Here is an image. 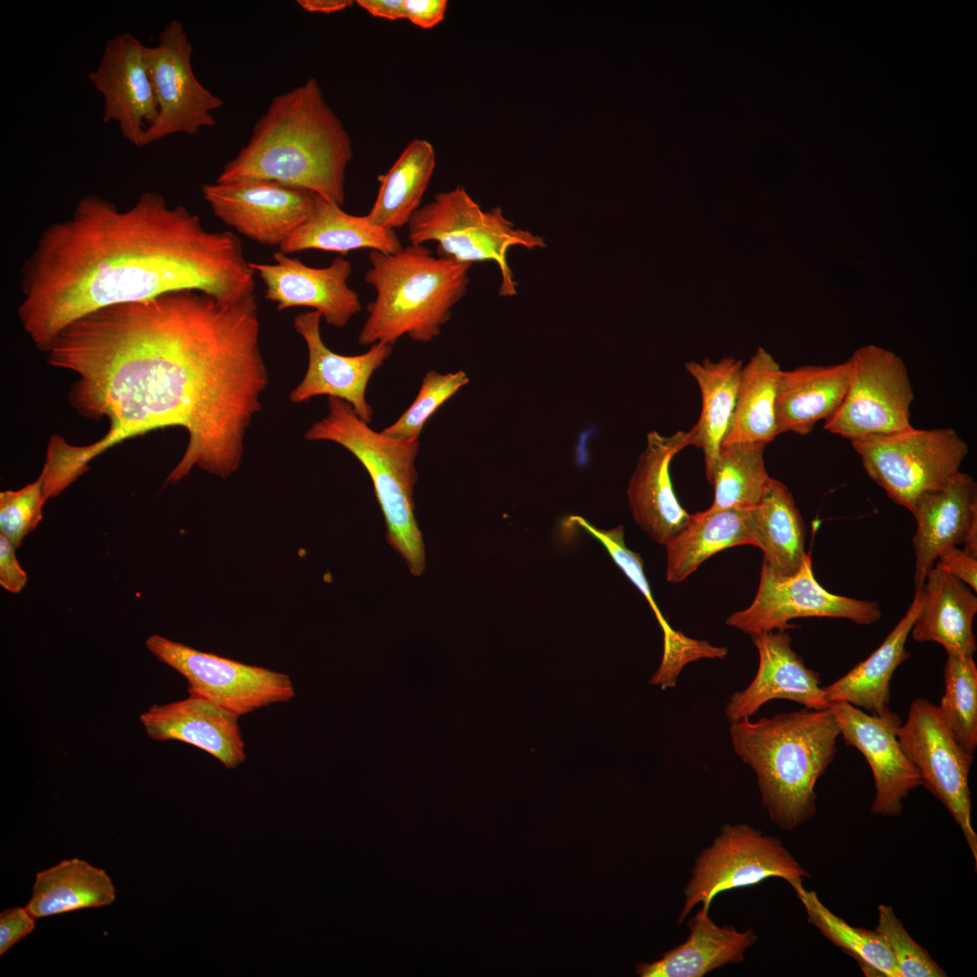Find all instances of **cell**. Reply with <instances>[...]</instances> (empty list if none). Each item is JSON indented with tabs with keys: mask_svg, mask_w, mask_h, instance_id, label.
<instances>
[{
	"mask_svg": "<svg viewBox=\"0 0 977 977\" xmlns=\"http://www.w3.org/2000/svg\"><path fill=\"white\" fill-rule=\"evenodd\" d=\"M260 334L254 295L226 303L195 289L108 306L67 325L46 360L77 375L69 401L80 415L109 422L98 441L69 443L71 460L87 470L127 439L181 427L187 445L166 483L195 466L232 475L269 384Z\"/></svg>",
	"mask_w": 977,
	"mask_h": 977,
	"instance_id": "cell-1",
	"label": "cell"
},
{
	"mask_svg": "<svg viewBox=\"0 0 977 977\" xmlns=\"http://www.w3.org/2000/svg\"><path fill=\"white\" fill-rule=\"evenodd\" d=\"M254 275L233 232L207 230L157 192L123 211L86 194L41 233L24 261L18 317L45 352L63 327L101 308L182 289L235 303L254 295Z\"/></svg>",
	"mask_w": 977,
	"mask_h": 977,
	"instance_id": "cell-2",
	"label": "cell"
},
{
	"mask_svg": "<svg viewBox=\"0 0 977 977\" xmlns=\"http://www.w3.org/2000/svg\"><path fill=\"white\" fill-rule=\"evenodd\" d=\"M352 157L349 135L311 78L272 99L248 144L215 182L273 181L341 205Z\"/></svg>",
	"mask_w": 977,
	"mask_h": 977,
	"instance_id": "cell-3",
	"label": "cell"
},
{
	"mask_svg": "<svg viewBox=\"0 0 977 977\" xmlns=\"http://www.w3.org/2000/svg\"><path fill=\"white\" fill-rule=\"evenodd\" d=\"M735 752L755 773L773 822L793 830L816 812L815 785L832 763L839 728L830 708L732 722Z\"/></svg>",
	"mask_w": 977,
	"mask_h": 977,
	"instance_id": "cell-4",
	"label": "cell"
},
{
	"mask_svg": "<svg viewBox=\"0 0 977 977\" xmlns=\"http://www.w3.org/2000/svg\"><path fill=\"white\" fill-rule=\"evenodd\" d=\"M365 280L375 291L358 342L393 345L404 335L429 342L440 333L453 306L465 295L472 264L432 255L423 244L394 253L369 252Z\"/></svg>",
	"mask_w": 977,
	"mask_h": 977,
	"instance_id": "cell-5",
	"label": "cell"
},
{
	"mask_svg": "<svg viewBox=\"0 0 977 977\" xmlns=\"http://www.w3.org/2000/svg\"><path fill=\"white\" fill-rule=\"evenodd\" d=\"M327 415L316 422L305 438L336 442L360 461L372 479L387 542L411 574L420 576L425 570V547L413 502L419 441H403L374 431L342 399L327 397Z\"/></svg>",
	"mask_w": 977,
	"mask_h": 977,
	"instance_id": "cell-6",
	"label": "cell"
},
{
	"mask_svg": "<svg viewBox=\"0 0 977 977\" xmlns=\"http://www.w3.org/2000/svg\"><path fill=\"white\" fill-rule=\"evenodd\" d=\"M413 244L437 243V253L460 262L493 261L500 271L499 295L513 296L517 284L507 261L512 247H545L544 239L507 220L499 206L484 212L466 189L440 192L408 223Z\"/></svg>",
	"mask_w": 977,
	"mask_h": 977,
	"instance_id": "cell-7",
	"label": "cell"
},
{
	"mask_svg": "<svg viewBox=\"0 0 977 977\" xmlns=\"http://www.w3.org/2000/svg\"><path fill=\"white\" fill-rule=\"evenodd\" d=\"M869 476L912 512L960 471L967 442L950 427L906 430L850 441Z\"/></svg>",
	"mask_w": 977,
	"mask_h": 977,
	"instance_id": "cell-8",
	"label": "cell"
},
{
	"mask_svg": "<svg viewBox=\"0 0 977 977\" xmlns=\"http://www.w3.org/2000/svg\"><path fill=\"white\" fill-rule=\"evenodd\" d=\"M809 877L779 839L745 823H726L695 860L678 924L698 904L709 910L723 891L754 886L769 877L791 884Z\"/></svg>",
	"mask_w": 977,
	"mask_h": 977,
	"instance_id": "cell-9",
	"label": "cell"
},
{
	"mask_svg": "<svg viewBox=\"0 0 977 977\" xmlns=\"http://www.w3.org/2000/svg\"><path fill=\"white\" fill-rule=\"evenodd\" d=\"M848 361L847 392L824 429L852 441L912 427L915 394L903 360L882 347L865 346Z\"/></svg>",
	"mask_w": 977,
	"mask_h": 977,
	"instance_id": "cell-10",
	"label": "cell"
},
{
	"mask_svg": "<svg viewBox=\"0 0 977 977\" xmlns=\"http://www.w3.org/2000/svg\"><path fill=\"white\" fill-rule=\"evenodd\" d=\"M145 645L186 679L190 695L238 716L295 697L292 680L285 673L204 652L157 634L149 636Z\"/></svg>",
	"mask_w": 977,
	"mask_h": 977,
	"instance_id": "cell-11",
	"label": "cell"
},
{
	"mask_svg": "<svg viewBox=\"0 0 977 977\" xmlns=\"http://www.w3.org/2000/svg\"><path fill=\"white\" fill-rule=\"evenodd\" d=\"M898 739L924 785L948 810L961 829L977 867V833L972 824L969 774L973 754L959 743L937 706L915 699Z\"/></svg>",
	"mask_w": 977,
	"mask_h": 977,
	"instance_id": "cell-12",
	"label": "cell"
},
{
	"mask_svg": "<svg viewBox=\"0 0 977 977\" xmlns=\"http://www.w3.org/2000/svg\"><path fill=\"white\" fill-rule=\"evenodd\" d=\"M882 612L877 602L854 599L828 592L815 578L811 554L792 574L773 572L763 562L753 602L732 613L726 623L750 636L787 631L796 618L847 619L859 625L876 623Z\"/></svg>",
	"mask_w": 977,
	"mask_h": 977,
	"instance_id": "cell-13",
	"label": "cell"
},
{
	"mask_svg": "<svg viewBox=\"0 0 977 977\" xmlns=\"http://www.w3.org/2000/svg\"><path fill=\"white\" fill-rule=\"evenodd\" d=\"M192 44L182 23L172 20L158 43L147 46L146 56L157 104V117L147 134V145L168 136L195 135L215 125L212 111L223 105L195 77L191 65Z\"/></svg>",
	"mask_w": 977,
	"mask_h": 977,
	"instance_id": "cell-14",
	"label": "cell"
},
{
	"mask_svg": "<svg viewBox=\"0 0 977 977\" xmlns=\"http://www.w3.org/2000/svg\"><path fill=\"white\" fill-rule=\"evenodd\" d=\"M213 213L259 243L280 247L307 220L318 194L267 180L204 184Z\"/></svg>",
	"mask_w": 977,
	"mask_h": 977,
	"instance_id": "cell-15",
	"label": "cell"
},
{
	"mask_svg": "<svg viewBox=\"0 0 977 977\" xmlns=\"http://www.w3.org/2000/svg\"><path fill=\"white\" fill-rule=\"evenodd\" d=\"M830 708L845 744L858 750L870 767L876 789L870 812L901 815L904 800L922 785L898 739L901 718L890 709L874 715L846 702H833Z\"/></svg>",
	"mask_w": 977,
	"mask_h": 977,
	"instance_id": "cell-16",
	"label": "cell"
},
{
	"mask_svg": "<svg viewBox=\"0 0 977 977\" xmlns=\"http://www.w3.org/2000/svg\"><path fill=\"white\" fill-rule=\"evenodd\" d=\"M147 46L124 32L109 39L89 79L103 100L102 119L118 125L132 146H147L157 104L147 63Z\"/></svg>",
	"mask_w": 977,
	"mask_h": 977,
	"instance_id": "cell-17",
	"label": "cell"
},
{
	"mask_svg": "<svg viewBox=\"0 0 977 977\" xmlns=\"http://www.w3.org/2000/svg\"><path fill=\"white\" fill-rule=\"evenodd\" d=\"M321 318L318 311L313 310L294 318V328L307 345L308 362L304 378L291 391L289 399L300 403L318 395L339 398L369 423L373 410L365 398L366 387L373 374L390 357L393 345L378 342L361 355L337 354L322 340Z\"/></svg>",
	"mask_w": 977,
	"mask_h": 977,
	"instance_id": "cell-18",
	"label": "cell"
},
{
	"mask_svg": "<svg viewBox=\"0 0 977 977\" xmlns=\"http://www.w3.org/2000/svg\"><path fill=\"white\" fill-rule=\"evenodd\" d=\"M273 258L274 263L250 262V267L278 310L309 307L336 327L346 326L361 310L357 293L347 284L352 271L347 260L337 257L327 267L314 268L280 251Z\"/></svg>",
	"mask_w": 977,
	"mask_h": 977,
	"instance_id": "cell-19",
	"label": "cell"
},
{
	"mask_svg": "<svg viewBox=\"0 0 977 977\" xmlns=\"http://www.w3.org/2000/svg\"><path fill=\"white\" fill-rule=\"evenodd\" d=\"M759 656L754 678L726 702L725 715L732 723L750 718L773 699H787L810 709L830 707L820 686V674L808 668L792 648L787 631L762 632L751 636Z\"/></svg>",
	"mask_w": 977,
	"mask_h": 977,
	"instance_id": "cell-20",
	"label": "cell"
},
{
	"mask_svg": "<svg viewBox=\"0 0 977 977\" xmlns=\"http://www.w3.org/2000/svg\"><path fill=\"white\" fill-rule=\"evenodd\" d=\"M691 446L690 432L669 436L650 432L627 488L633 517L656 543L666 545L688 523V514L672 488L669 466L683 449Z\"/></svg>",
	"mask_w": 977,
	"mask_h": 977,
	"instance_id": "cell-21",
	"label": "cell"
},
{
	"mask_svg": "<svg viewBox=\"0 0 977 977\" xmlns=\"http://www.w3.org/2000/svg\"><path fill=\"white\" fill-rule=\"evenodd\" d=\"M238 716L194 696L164 705H153L140 715L147 735L156 741H180L234 769L246 759Z\"/></svg>",
	"mask_w": 977,
	"mask_h": 977,
	"instance_id": "cell-22",
	"label": "cell"
},
{
	"mask_svg": "<svg viewBox=\"0 0 977 977\" xmlns=\"http://www.w3.org/2000/svg\"><path fill=\"white\" fill-rule=\"evenodd\" d=\"M915 520L912 543L915 553V591L922 589L938 556L963 544L977 521V486L969 474L959 471L949 482L925 498L911 512Z\"/></svg>",
	"mask_w": 977,
	"mask_h": 977,
	"instance_id": "cell-23",
	"label": "cell"
},
{
	"mask_svg": "<svg viewBox=\"0 0 977 977\" xmlns=\"http://www.w3.org/2000/svg\"><path fill=\"white\" fill-rule=\"evenodd\" d=\"M921 593V608L910 632L913 639L936 642L947 654L973 655L976 593L937 565L928 573Z\"/></svg>",
	"mask_w": 977,
	"mask_h": 977,
	"instance_id": "cell-24",
	"label": "cell"
},
{
	"mask_svg": "<svg viewBox=\"0 0 977 977\" xmlns=\"http://www.w3.org/2000/svg\"><path fill=\"white\" fill-rule=\"evenodd\" d=\"M701 907L688 923V939L652 963H641L636 972L641 977H702L727 963L745 960V951L754 944L756 934L733 926H719Z\"/></svg>",
	"mask_w": 977,
	"mask_h": 977,
	"instance_id": "cell-25",
	"label": "cell"
},
{
	"mask_svg": "<svg viewBox=\"0 0 977 977\" xmlns=\"http://www.w3.org/2000/svg\"><path fill=\"white\" fill-rule=\"evenodd\" d=\"M850 376L849 361L833 365H804L782 370L776 394L775 415L779 434L810 433L839 408Z\"/></svg>",
	"mask_w": 977,
	"mask_h": 977,
	"instance_id": "cell-26",
	"label": "cell"
},
{
	"mask_svg": "<svg viewBox=\"0 0 977 977\" xmlns=\"http://www.w3.org/2000/svg\"><path fill=\"white\" fill-rule=\"evenodd\" d=\"M921 603V590L915 591L906 612L880 646L840 678L824 687L830 704L846 702L874 715L889 709L891 678L897 667L910 657L906 643Z\"/></svg>",
	"mask_w": 977,
	"mask_h": 977,
	"instance_id": "cell-27",
	"label": "cell"
},
{
	"mask_svg": "<svg viewBox=\"0 0 977 977\" xmlns=\"http://www.w3.org/2000/svg\"><path fill=\"white\" fill-rule=\"evenodd\" d=\"M279 249L285 254L307 250L346 254L359 249L394 253L403 245L395 231L373 224L366 215L347 213L337 203L317 195L307 220Z\"/></svg>",
	"mask_w": 977,
	"mask_h": 977,
	"instance_id": "cell-28",
	"label": "cell"
},
{
	"mask_svg": "<svg viewBox=\"0 0 977 977\" xmlns=\"http://www.w3.org/2000/svg\"><path fill=\"white\" fill-rule=\"evenodd\" d=\"M751 508L710 509L691 514L687 526L666 546V579L680 583L713 555L753 545Z\"/></svg>",
	"mask_w": 977,
	"mask_h": 977,
	"instance_id": "cell-29",
	"label": "cell"
},
{
	"mask_svg": "<svg viewBox=\"0 0 977 977\" xmlns=\"http://www.w3.org/2000/svg\"><path fill=\"white\" fill-rule=\"evenodd\" d=\"M753 545L773 572L789 575L799 570L805 551V525L789 488L773 479L761 501L750 510Z\"/></svg>",
	"mask_w": 977,
	"mask_h": 977,
	"instance_id": "cell-30",
	"label": "cell"
},
{
	"mask_svg": "<svg viewBox=\"0 0 977 977\" xmlns=\"http://www.w3.org/2000/svg\"><path fill=\"white\" fill-rule=\"evenodd\" d=\"M685 368L701 394L699 419L689 432L691 446L703 452L708 479L732 422L743 365L739 360L724 358L688 361Z\"/></svg>",
	"mask_w": 977,
	"mask_h": 977,
	"instance_id": "cell-31",
	"label": "cell"
},
{
	"mask_svg": "<svg viewBox=\"0 0 977 977\" xmlns=\"http://www.w3.org/2000/svg\"><path fill=\"white\" fill-rule=\"evenodd\" d=\"M116 890L102 868L73 858L39 871L26 909L37 919L111 905Z\"/></svg>",
	"mask_w": 977,
	"mask_h": 977,
	"instance_id": "cell-32",
	"label": "cell"
},
{
	"mask_svg": "<svg viewBox=\"0 0 977 977\" xmlns=\"http://www.w3.org/2000/svg\"><path fill=\"white\" fill-rule=\"evenodd\" d=\"M435 164V151L429 141H410L388 171L378 176V194L365 214L368 220L391 231L408 224L420 208Z\"/></svg>",
	"mask_w": 977,
	"mask_h": 977,
	"instance_id": "cell-33",
	"label": "cell"
},
{
	"mask_svg": "<svg viewBox=\"0 0 977 977\" xmlns=\"http://www.w3.org/2000/svg\"><path fill=\"white\" fill-rule=\"evenodd\" d=\"M781 372L779 364L763 348L743 366L734 415L722 445L766 446L779 435L775 403Z\"/></svg>",
	"mask_w": 977,
	"mask_h": 977,
	"instance_id": "cell-34",
	"label": "cell"
},
{
	"mask_svg": "<svg viewBox=\"0 0 977 977\" xmlns=\"http://www.w3.org/2000/svg\"><path fill=\"white\" fill-rule=\"evenodd\" d=\"M765 445H722L708 481L714 487L710 509L752 508L759 504L772 478L764 464Z\"/></svg>",
	"mask_w": 977,
	"mask_h": 977,
	"instance_id": "cell-35",
	"label": "cell"
},
{
	"mask_svg": "<svg viewBox=\"0 0 977 977\" xmlns=\"http://www.w3.org/2000/svg\"><path fill=\"white\" fill-rule=\"evenodd\" d=\"M802 904L807 921L833 944L856 959L865 972L900 977L896 962L882 937L875 931L850 925L832 913L802 881L790 884Z\"/></svg>",
	"mask_w": 977,
	"mask_h": 977,
	"instance_id": "cell-36",
	"label": "cell"
},
{
	"mask_svg": "<svg viewBox=\"0 0 977 977\" xmlns=\"http://www.w3.org/2000/svg\"><path fill=\"white\" fill-rule=\"evenodd\" d=\"M944 693L939 711L959 743L971 754L977 746V666L973 655L947 654Z\"/></svg>",
	"mask_w": 977,
	"mask_h": 977,
	"instance_id": "cell-37",
	"label": "cell"
},
{
	"mask_svg": "<svg viewBox=\"0 0 977 977\" xmlns=\"http://www.w3.org/2000/svg\"><path fill=\"white\" fill-rule=\"evenodd\" d=\"M468 383L469 378L461 370L446 374L429 371L413 403L382 432L403 441L418 440L431 416Z\"/></svg>",
	"mask_w": 977,
	"mask_h": 977,
	"instance_id": "cell-38",
	"label": "cell"
},
{
	"mask_svg": "<svg viewBox=\"0 0 977 977\" xmlns=\"http://www.w3.org/2000/svg\"><path fill=\"white\" fill-rule=\"evenodd\" d=\"M875 931L887 945L900 977L947 976L927 951L910 936L891 906L884 904L877 906Z\"/></svg>",
	"mask_w": 977,
	"mask_h": 977,
	"instance_id": "cell-39",
	"label": "cell"
},
{
	"mask_svg": "<svg viewBox=\"0 0 977 977\" xmlns=\"http://www.w3.org/2000/svg\"><path fill=\"white\" fill-rule=\"evenodd\" d=\"M46 500L41 474L33 482L20 489L2 491L0 534L19 547L24 537L41 522Z\"/></svg>",
	"mask_w": 977,
	"mask_h": 977,
	"instance_id": "cell-40",
	"label": "cell"
},
{
	"mask_svg": "<svg viewBox=\"0 0 977 977\" xmlns=\"http://www.w3.org/2000/svg\"><path fill=\"white\" fill-rule=\"evenodd\" d=\"M663 656L660 665L650 682L662 689L674 688L683 668L700 659H721L727 655V649L711 645L706 640L689 638L672 629L663 634Z\"/></svg>",
	"mask_w": 977,
	"mask_h": 977,
	"instance_id": "cell-41",
	"label": "cell"
},
{
	"mask_svg": "<svg viewBox=\"0 0 977 977\" xmlns=\"http://www.w3.org/2000/svg\"><path fill=\"white\" fill-rule=\"evenodd\" d=\"M570 520L588 531L604 545L612 559L646 598L662 631L670 627L654 602L643 572L642 558L625 545L623 527L619 526L610 529L598 528L578 516H572Z\"/></svg>",
	"mask_w": 977,
	"mask_h": 977,
	"instance_id": "cell-42",
	"label": "cell"
},
{
	"mask_svg": "<svg viewBox=\"0 0 977 977\" xmlns=\"http://www.w3.org/2000/svg\"><path fill=\"white\" fill-rule=\"evenodd\" d=\"M35 917L26 907L7 908L0 914V955L35 928Z\"/></svg>",
	"mask_w": 977,
	"mask_h": 977,
	"instance_id": "cell-43",
	"label": "cell"
},
{
	"mask_svg": "<svg viewBox=\"0 0 977 977\" xmlns=\"http://www.w3.org/2000/svg\"><path fill=\"white\" fill-rule=\"evenodd\" d=\"M16 548L6 536L0 534V585L12 593H20L28 580L26 572L16 557Z\"/></svg>",
	"mask_w": 977,
	"mask_h": 977,
	"instance_id": "cell-44",
	"label": "cell"
},
{
	"mask_svg": "<svg viewBox=\"0 0 977 977\" xmlns=\"http://www.w3.org/2000/svg\"><path fill=\"white\" fill-rule=\"evenodd\" d=\"M936 561L935 565L944 569L976 593L977 557L954 546L944 551Z\"/></svg>",
	"mask_w": 977,
	"mask_h": 977,
	"instance_id": "cell-45",
	"label": "cell"
},
{
	"mask_svg": "<svg viewBox=\"0 0 977 977\" xmlns=\"http://www.w3.org/2000/svg\"><path fill=\"white\" fill-rule=\"evenodd\" d=\"M446 0H403L404 19L423 29L440 24L447 10Z\"/></svg>",
	"mask_w": 977,
	"mask_h": 977,
	"instance_id": "cell-46",
	"label": "cell"
},
{
	"mask_svg": "<svg viewBox=\"0 0 977 977\" xmlns=\"http://www.w3.org/2000/svg\"><path fill=\"white\" fill-rule=\"evenodd\" d=\"M357 5L375 17L404 19L403 0H358Z\"/></svg>",
	"mask_w": 977,
	"mask_h": 977,
	"instance_id": "cell-47",
	"label": "cell"
},
{
	"mask_svg": "<svg viewBox=\"0 0 977 977\" xmlns=\"http://www.w3.org/2000/svg\"><path fill=\"white\" fill-rule=\"evenodd\" d=\"M299 5L309 13L332 14L353 5L351 0H299Z\"/></svg>",
	"mask_w": 977,
	"mask_h": 977,
	"instance_id": "cell-48",
	"label": "cell"
}]
</instances>
